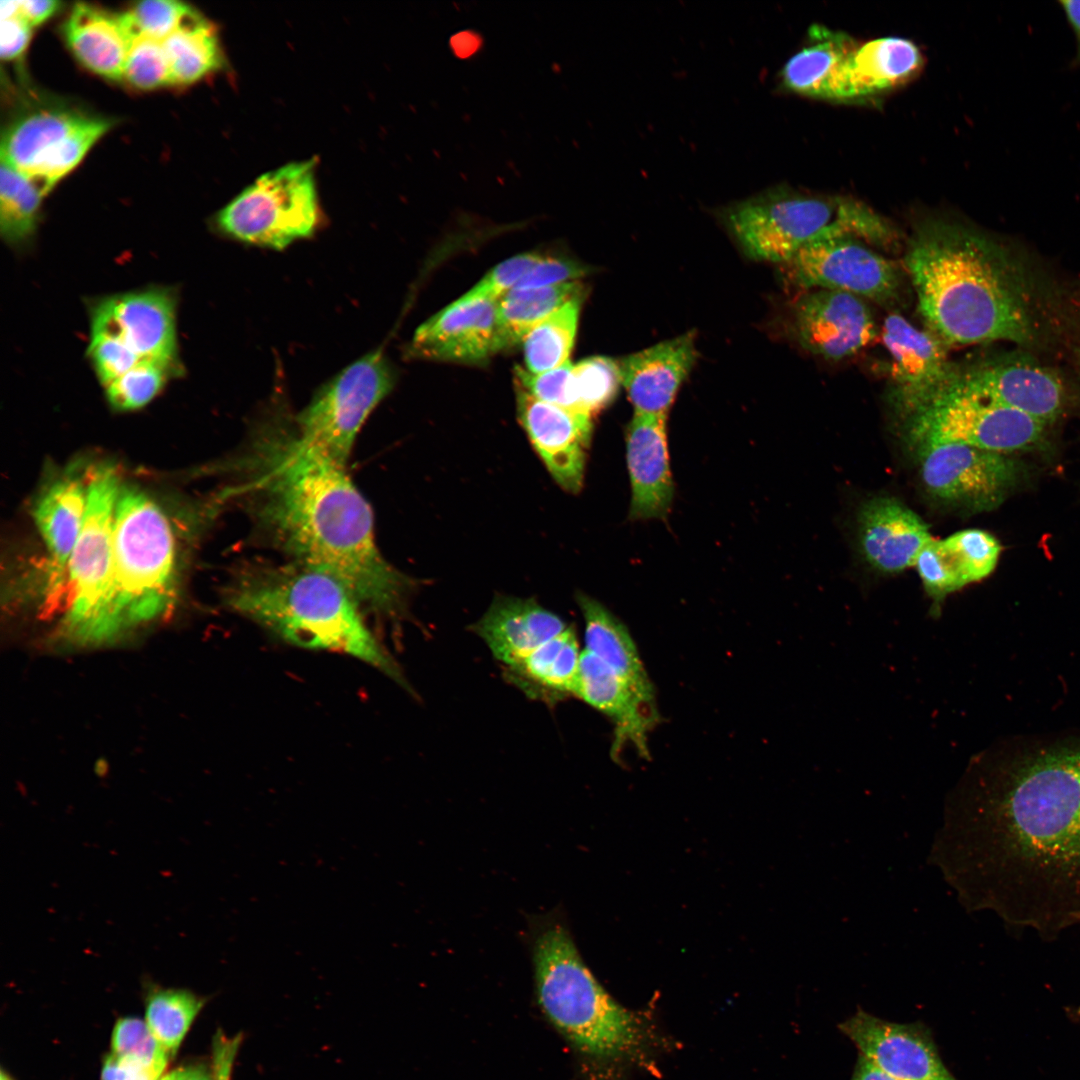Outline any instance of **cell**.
Masks as SVG:
<instances>
[{
    "instance_id": "55",
    "label": "cell",
    "mask_w": 1080,
    "mask_h": 1080,
    "mask_svg": "<svg viewBox=\"0 0 1080 1080\" xmlns=\"http://www.w3.org/2000/svg\"><path fill=\"white\" fill-rule=\"evenodd\" d=\"M1068 23L1076 38V62L1080 64V0H1063L1059 2Z\"/></svg>"
},
{
    "instance_id": "51",
    "label": "cell",
    "mask_w": 1080,
    "mask_h": 1080,
    "mask_svg": "<svg viewBox=\"0 0 1080 1080\" xmlns=\"http://www.w3.org/2000/svg\"><path fill=\"white\" fill-rule=\"evenodd\" d=\"M239 1039L217 1038L214 1046L213 1068L217 1080H231L232 1065Z\"/></svg>"
},
{
    "instance_id": "29",
    "label": "cell",
    "mask_w": 1080,
    "mask_h": 1080,
    "mask_svg": "<svg viewBox=\"0 0 1080 1080\" xmlns=\"http://www.w3.org/2000/svg\"><path fill=\"white\" fill-rule=\"evenodd\" d=\"M576 600L585 623V650L612 669L645 705L656 709L653 686L625 625L590 596L577 593Z\"/></svg>"
},
{
    "instance_id": "52",
    "label": "cell",
    "mask_w": 1080,
    "mask_h": 1080,
    "mask_svg": "<svg viewBox=\"0 0 1080 1080\" xmlns=\"http://www.w3.org/2000/svg\"><path fill=\"white\" fill-rule=\"evenodd\" d=\"M61 6V2L53 0H24L18 1V12L31 27H34L49 19Z\"/></svg>"
},
{
    "instance_id": "50",
    "label": "cell",
    "mask_w": 1080,
    "mask_h": 1080,
    "mask_svg": "<svg viewBox=\"0 0 1080 1080\" xmlns=\"http://www.w3.org/2000/svg\"><path fill=\"white\" fill-rule=\"evenodd\" d=\"M161 1074L140 1065L108 1055L102 1069V1080H159Z\"/></svg>"
},
{
    "instance_id": "16",
    "label": "cell",
    "mask_w": 1080,
    "mask_h": 1080,
    "mask_svg": "<svg viewBox=\"0 0 1080 1080\" xmlns=\"http://www.w3.org/2000/svg\"><path fill=\"white\" fill-rule=\"evenodd\" d=\"M860 1053L898 1080H956L921 1023H895L859 1009L839 1024Z\"/></svg>"
},
{
    "instance_id": "5",
    "label": "cell",
    "mask_w": 1080,
    "mask_h": 1080,
    "mask_svg": "<svg viewBox=\"0 0 1080 1080\" xmlns=\"http://www.w3.org/2000/svg\"><path fill=\"white\" fill-rule=\"evenodd\" d=\"M533 964L541 1008L579 1052L612 1060L639 1048V1021L599 984L565 926L552 923L538 934Z\"/></svg>"
},
{
    "instance_id": "12",
    "label": "cell",
    "mask_w": 1080,
    "mask_h": 1080,
    "mask_svg": "<svg viewBox=\"0 0 1080 1080\" xmlns=\"http://www.w3.org/2000/svg\"><path fill=\"white\" fill-rule=\"evenodd\" d=\"M866 243L851 236L814 242L784 263L787 274L805 289L840 291L888 304L899 295L900 272Z\"/></svg>"
},
{
    "instance_id": "7",
    "label": "cell",
    "mask_w": 1080,
    "mask_h": 1080,
    "mask_svg": "<svg viewBox=\"0 0 1080 1080\" xmlns=\"http://www.w3.org/2000/svg\"><path fill=\"white\" fill-rule=\"evenodd\" d=\"M175 587V540L166 515L142 491L121 487L114 512L110 637L162 614Z\"/></svg>"
},
{
    "instance_id": "41",
    "label": "cell",
    "mask_w": 1080,
    "mask_h": 1080,
    "mask_svg": "<svg viewBox=\"0 0 1080 1080\" xmlns=\"http://www.w3.org/2000/svg\"><path fill=\"white\" fill-rule=\"evenodd\" d=\"M621 382L619 361L593 356L573 365L571 394L574 410L593 414L615 397Z\"/></svg>"
},
{
    "instance_id": "26",
    "label": "cell",
    "mask_w": 1080,
    "mask_h": 1080,
    "mask_svg": "<svg viewBox=\"0 0 1080 1080\" xmlns=\"http://www.w3.org/2000/svg\"><path fill=\"white\" fill-rule=\"evenodd\" d=\"M572 695L615 722L616 752L632 742L641 754L647 753V735L658 720L656 709L645 705L624 680L587 650L581 653Z\"/></svg>"
},
{
    "instance_id": "40",
    "label": "cell",
    "mask_w": 1080,
    "mask_h": 1080,
    "mask_svg": "<svg viewBox=\"0 0 1080 1080\" xmlns=\"http://www.w3.org/2000/svg\"><path fill=\"white\" fill-rule=\"evenodd\" d=\"M112 126L109 119L91 116L56 150L40 161L27 175L46 195L56 183L73 170L88 150Z\"/></svg>"
},
{
    "instance_id": "35",
    "label": "cell",
    "mask_w": 1080,
    "mask_h": 1080,
    "mask_svg": "<svg viewBox=\"0 0 1080 1080\" xmlns=\"http://www.w3.org/2000/svg\"><path fill=\"white\" fill-rule=\"evenodd\" d=\"M0 232L12 247L22 248L33 239L43 193L25 174L1 160Z\"/></svg>"
},
{
    "instance_id": "34",
    "label": "cell",
    "mask_w": 1080,
    "mask_h": 1080,
    "mask_svg": "<svg viewBox=\"0 0 1080 1080\" xmlns=\"http://www.w3.org/2000/svg\"><path fill=\"white\" fill-rule=\"evenodd\" d=\"M585 297L578 281L553 286L510 290L498 299V326L501 349L522 342L538 323L569 301Z\"/></svg>"
},
{
    "instance_id": "30",
    "label": "cell",
    "mask_w": 1080,
    "mask_h": 1080,
    "mask_svg": "<svg viewBox=\"0 0 1080 1080\" xmlns=\"http://www.w3.org/2000/svg\"><path fill=\"white\" fill-rule=\"evenodd\" d=\"M91 116L62 105L26 112L6 128L1 141V160L28 175Z\"/></svg>"
},
{
    "instance_id": "8",
    "label": "cell",
    "mask_w": 1080,
    "mask_h": 1080,
    "mask_svg": "<svg viewBox=\"0 0 1080 1080\" xmlns=\"http://www.w3.org/2000/svg\"><path fill=\"white\" fill-rule=\"evenodd\" d=\"M87 488L84 523L68 563L59 625V634L81 643L109 638L114 512L121 489L117 471L108 464L97 466Z\"/></svg>"
},
{
    "instance_id": "9",
    "label": "cell",
    "mask_w": 1080,
    "mask_h": 1080,
    "mask_svg": "<svg viewBox=\"0 0 1080 1080\" xmlns=\"http://www.w3.org/2000/svg\"><path fill=\"white\" fill-rule=\"evenodd\" d=\"M902 408L909 440L917 450L959 443L1007 454L1038 444L1046 427L1024 413L971 392L954 379L953 371L938 389Z\"/></svg>"
},
{
    "instance_id": "6",
    "label": "cell",
    "mask_w": 1080,
    "mask_h": 1080,
    "mask_svg": "<svg viewBox=\"0 0 1080 1080\" xmlns=\"http://www.w3.org/2000/svg\"><path fill=\"white\" fill-rule=\"evenodd\" d=\"M722 219L747 256L781 264L828 238L851 236L880 246L896 239L892 226L862 202L784 188L736 202L722 212Z\"/></svg>"
},
{
    "instance_id": "43",
    "label": "cell",
    "mask_w": 1080,
    "mask_h": 1080,
    "mask_svg": "<svg viewBox=\"0 0 1080 1080\" xmlns=\"http://www.w3.org/2000/svg\"><path fill=\"white\" fill-rule=\"evenodd\" d=\"M122 80L141 90L172 84L170 66L162 41L144 36L134 39L126 57Z\"/></svg>"
},
{
    "instance_id": "11",
    "label": "cell",
    "mask_w": 1080,
    "mask_h": 1080,
    "mask_svg": "<svg viewBox=\"0 0 1080 1080\" xmlns=\"http://www.w3.org/2000/svg\"><path fill=\"white\" fill-rule=\"evenodd\" d=\"M395 384L391 363L380 350L341 370L313 395L293 424L302 440L346 465L357 435Z\"/></svg>"
},
{
    "instance_id": "47",
    "label": "cell",
    "mask_w": 1080,
    "mask_h": 1080,
    "mask_svg": "<svg viewBox=\"0 0 1080 1080\" xmlns=\"http://www.w3.org/2000/svg\"><path fill=\"white\" fill-rule=\"evenodd\" d=\"M87 354L103 387L143 361L120 340L101 333H90Z\"/></svg>"
},
{
    "instance_id": "45",
    "label": "cell",
    "mask_w": 1080,
    "mask_h": 1080,
    "mask_svg": "<svg viewBox=\"0 0 1080 1080\" xmlns=\"http://www.w3.org/2000/svg\"><path fill=\"white\" fill-rule=\"evenodd\" d=\"M572 368L573 364L569 360L555 369L537 374L516 366L514 383L538 400L574 410L571 394Z\"/></svg>"
},
{
    "instance_id": "14",
    "label": "cell",
    "mask_w": 1080,
    "mask_h": 1080,
    "mask_svg": "<svg viewBox=\"0 0 1080 1080\" xmlns=\"http://www.w3.org/2000/svg\"><path fill=\"white\" fill-rule=\"evenodd\" d=\"M176 314L172 288L151 286L113 294L90 304V333L117 338L141 360L180 364Z\"/></svg>"
},
{
    "instance_id": "23",
    "label": "cell",
    "mask_w": 1080,
    "mask_h": 1080,
    "mask_svg": "<svg viewBox=\"0 0 1080 1080\" xmlns=\"http://www.w3.org/2000/svg\"><path fill=\"white\" fill-rule=\"evenodd\" d=\"M882 338L891 356V378L902 407L926 397L949 379L954 365L947 358V346L929 330L893 313L884 320Z\"/></svg>"
},
{
    "instance_id": "19",
    "label": "cell",
    "mask_w": 1080,
    "mask_h": 1080,
    "mask_svg": "<svg viewBox=\"0 0 1080 1080\" xmlns=\"http://www.w3.org/2000/svg\"><path fill=\"white\" fill-rule=\"evenodd\" d=\"M954 379L971 392L1024 413L1046 426L1060 415L1064 391L1046 368L1016 361L954 366Z\"/></svg>"
},
{
    "instance_id": "10",
    "label": "cell",
    "mask_w": 1080,
    "mask_h": 1080,
    "mask_svg": "<svg viewBox=\"0 0 1080 1080\" xmlns=\"http://www.w3.org/2000/svg\"><path fill=\"white\" fill-rule=\"evenodd\" d=\"M320 220L315 162L308 160L261 175L217 213L215 224L234 240L282 250L311 237Z\"/></svg>"
},
{
    "instance_id": "36",
    "label": "cell",
    "mask_w": 1080,
    "mask_h": 1080,
    "mask_svg": "<svg viewBox=\"0 0 1080 1080\" xmlns=\"http://www.w3.org/2000/svg\"><path fill=\"white\" fill-rule=\"evenodd\" d=\"M583 300L584 297L569 301L525 335L522 346L529 372H546L569 360Z\"/></svg>"
},
{
    "instance_id": "32",
    "label": "cell",
    "mask_w": 1080,
    "mask_h": 1080,
    "mask_svg": "<svg viewBox=\"0 0 1080 1080\" xmlns=\"http://www.w3.org/2000/svg\"><path fill=\"white\" fill-rule=\"evenodd\" d=\"M162 44L169 62L172 84H193L224 65L215 25L192 7Z\"/></svg>"
},
{
    "instance_id": "38",
    "label": "cell",
    "mask_w": 1080,
    "mask_h": 1080,
    "mask_svg": "<svg viewBox=\"0 0 1080 1080\" xmlns=\"http://www.w3.org/2000/svg\"><path fill=\"white\" fill-rule=\"evenodd\" d=\"M940 542L960 588L987 577L994 570L1001 552L997 539L981 529L958 531Z\"/></svg>"
},
{
    "instance_id": "46",
    "label": "cell",
    "mask_w": 1080,
    "mask_h": 1080,
    "mask_svg": "<svg viewBox=\"0 0 1080 1080\" xmlns=\"http://www.w3.org/2000/svg\"><path fill=\"white\" fill-rule=\"evenodd\" d=\"M542 257L537 252H529L504 260L494 266L460 299H499L512 290Z\"/></svg>"
},
{
    "instance_id": "53",
    "label": "cell",
    "mask_w": 1080,
    "mask_h": 1080,
    "mask_svg": "<svg viewBox=\"0 0 1080 1080\" xmlns=\"http://www.w3.org/2000/svg\"><path fill=\"white\" fill-rule=\"evenodd\" d=\"M159 1080H217L215 1070L206 1065H188L171 1071Z\"/></svg>"
},
{
    "instance_id": "57",
    "label": "cell",
    "mask_w": 1080,
    "mask_h": 1080,
    "mask_svg": "<svg viewBox=\"0 0 1080 1080\" xmlns=\"http://www.w3.org/2000/svg\"><path fill=\"white\" fill-rule=\"evenodd\" d=\"M0 1080H12L4 1071H1Z\"/></svg>"
},
{
    "instance_id": "49",
    "label": "cell",
    "mask_w": 1080,
    "mask_h": 1080,
    "mask_svg": "<svg viewBox=\"0 0 1080 1080\" xmlns=\"http://www.w3.org/2000/svg\"><path fill=\"white\" fill-rule=\"evenodd\" d=\"M32 27L18 14L1 19L0 55L2 59L13 60L21 56L26 49Z\"/></svg>"
},
{
    "instance_id": "54",
    "label": "cell",
    "mask_w": 1080,
    "mask_h": 1080,
    "mask_svg": "<svg viewBox=\"0 0 1080 1080\" xmlns=\"http://www.w3.org/2000/svg\"><path fill=\"white\" fill-rule=\"evenodd\" d=\"M851 1080H898L859 1053Z\"/></svg>"
},
{
    "instance_id": "48",
    "label": "cell",
    "mask_w": 1080,
    "mask_h": 1080,
    "mask_svg": "<svg viewBox=\"0 0 1080 1080\" xmlns=\"http://www.w3.org/2000/svg\"><path fill=\"white\" fill-rule=\"evenodd\" d=\"M589 268L575 260L543 256L512 290H527L578 281Z\"/></svg>"
},
{
    "instance_id": "18",
    "label": "cell",
    "mask_w": 1080,
    "mask_h": 1080,
    "mask_svg": "<svg viewBox=\"0 0 1080 1080\" xmlns=\"http://www.w3.org/2000/svg\"><path fill=\"white\" fill-rule=\"evenodd\" d=\"M498 299H457L416 330L413 358L480 364L501 351Z\"/></svg>"
},
{
    "instance_id": "1",
    "label": "cell",
    "mask_w": 1080,
    "mask_h": 1080,
    "mask_svg": "<svg viewBox=\"0 0 1080 1080\" xmlns=\"http://www.w3.org/2000/svg\"><path fill=\"white\" fill-rule=\"evenodd\" d=\"M954 824L968 904L1046 938L1080 925V737L1020 743L982 771Z\"/></svg>"
},
{
    "instance_id": "15",
    "label": "cell",
    "mask_w": 1080,
    "mask_h": 1080,
    "mask_svg": "<svg viewBox=\"0 0 1080 1080\" xmlns=\"http://www.w3.org/2000/svg\"><path fill=\"white\" fill-rule=\"evenodd\" d=\"M519 422L555 482L577 493L583 486L593 433L592 415L543 402L515 384Z\"/></svg>"
},
{
    "instance_id": "37",
    "label": "cell",
    "mask_w": 1080,
    "mask_h": 1080,
    "mask_svg": "<svg viewBox=\"0 0 1080 1080\" xmlns=\"http://www.w3.org/2000/svg\"><path fill=\"white\" fill-rule=\"evenodd\" d=\"M205 999L186 989L153 988L146 998V1023L173 1055Z\"/></svg>"
},
{
    "instance_id": "27",
    "label": "cell",
    "mask_w": 1080,
    "mask_h": 1080,
    "mask_svg": "<svg viewBox=\"0 0 1080 1080\" xmlns=\"http://www.w3.org/2000/svg\"><path fill=\"white\" fill-rule=\"evenodd\" d=\"M63 33L67 45L87 69L106 79H123L126 57L135 39L125 13L76 3Z\"/></svg>"
},
{
    "instance_id": "20",
    "label": "cell",
    "mask_w": 1080,
    "mask_h": 1080,
    "mask_svg": "<svg viewBox=\"0 0 1080 1080\" xmlns=\"http://www.w3.org/2000/svg\"><path fill=\"white\" fill-rule=\"evenodd\" d=\"M631 484V520L663 519L670 511L674 483L670 469L667 416L634 413L625 432Z\"/></svg>"
},
{
    "instance_id": "25",
    "label": "cell",
    "mask_w": 1080,
    "mask_h": 1080,
    "mask_svg": "<svg viewBox=\"0 0 1080 1080\" xmlns=\"http://www.w3.org/2000/svg\"><path fill=\"white\" fill-rule=\"evenodd\" d=\"M921 64L919 48L905 38L854 42L840 64L833 100L864 99L892 89L909 80Z\"/></svg>"
},
{
    "instance_id": "2",
    "label": "cell",
    "mask_w": 1080,
    "mask_h": 1080,
    "mask_svg": "<svg viewBox=\"0 0 1080 1080\" xmlns=\"http://www.w3.org/2000/svg\"><path fill=\"white\" fill-rule=\"evenodd\" d=\"M236 496L267 544L338 580L363 611L396 621L416 582L381 553L372 508L346 471L300 438L282 407L254 431Z\"/></svg>"
},
{
    "instance_id": "56",
    "label": "cell",
    "mask_w": 1080,
    "mask_h": 1080,
    "mask_svg": "<svg viewBox=\"0 0 1080 1080\" xmlns=\"http://www.w3.org/2000/svg\"><path fill=\"white\" fill-rule=\"evenodd\" d=\"M1068 1016L1071 1017L1073 1021L1080 1024V1005L1069 1008Z\"/></svg>"
},
{
    "instance_id": "33",
    "label": "cell",
    "mask_w": 1080,
    "mask_h": 1080,
    "mask_svg": "<svg viewBox=\"0 0 1080 1080\" xmlns=\"http://www.w3.org/2000/svg\"><path fill=\"white\" fill-rule=\"evenodd\" d=\"M582 651L576 632L568 626L513 667L507 668L515 682L529 692L546 695L572 694Z\"/></svg>"
},
{
    "instance_id": "39",
    "label": "cell",
    "mask_w": 1080,
    "mask_h": 1080,
    "mask_svg": "<svg viewBox=\"0 0 1080 1080\" xmlns=\"http://www.w3.org/2000/svg\"><path fill=\"white\" fill-rule=\"evenodd\" d=\"M180 364L143 360L128 372L104 386L112 408L130 411L147 405L167 384L181 373Z\"/></svg>"
},
{
    "instance_id": "13",
    "label": "cell",
    "mask_w": 1080,
    "mask_h": 1080,
    "mask_svg": "<svg viewBox=\"0 0 1080 1080\" xmlns=\"http://www.w3.org/2000/svg\"><path fill=\"white\" fill-rule=\"evenodd\" d=\"M917 451L926 493L952 508L990 510L1002 502L1016 480V466L1005 454L959 443Z\"/></svg>"
},
{
    "instance_id": "22",
    "label": "cell",
    "mask_w": 1080,
    "mask_h": 1080,
    "mask_svg": "<svg viewBox=\"0 0 1080 1080\" xmlns=\"http://www.w3.org/2000/svg\"><path fill=\"white\" fill-rule=\"evenodd\" d=\"M858 539L870 566L882 573H898L915 565L933 537L913 510L894 497L880 496L862 505Z\"/></svg>"
},
{
    "instance_id": "21",
    "label": "cell",
    "mask_w": 1080,
    "mask_h": 1080,
    "mask_svg": "<svg viewBox=\"0 0 1080 1080\" xmlns=\"http://www.w3.org/2000/svg\"><path fill=\"white\" fill-rule=\"evenodd\" d=\"M696 355L695 335L687 332L619 361L621 382L634 413L667 416Z\"/></svg>"
},
{
    "instance_id": "42",
    "label": "cell",
    "mask_w": 1080,
    "mask_h": 1080,
    "mask_svg": "<svg viewBox=\"0 0 1080 1080\" xmlns=\"http://www.w3.org/2000/svg\"><path fill=\"white\" fill-rule=\"evenodd\" d=\"M112 1053L159 1074L165 1070L170 1056L147 1023L136 1018L117 1021L112 1033Z\"/></svg>"
},
{
    "instance_id": "4",
    "label": "cell",
    "mask_w": 1080,
    "mask_h": 1080,
    "mask_svg": "<svg viewBox=\"0 0 1080 1080\" xmlns=\"http://www.w3.org/2000/svg\"><path fill=\"white\" fill-rule=\"evenodd\" d=\"M225 599L233 611L290 645L349 655L409 688L361 606L328 574L291 561L249 563L234 576Z\"/></svg>"
},
{
    "instance_id": "24",
    "label": "cell",
    "mask_w": 1080,
    "mask_h": 1080,
    "mask_svg": "<svg viewBox=\"0 0 1080 1080\" xmlns=\"http://www.w3.org/2000/svg\"><path fill=\"white\" fill-rule=\"evenodd\" d=\"M567 627L534 599L499 595L471 630L509 668Z\"/></svg>"
},
{
    "instance_id": "17",
    "label": "cell",
    "mask_w": 1080,
    "mask_h": 1080,
    "mask_svg": "<svg viewBox=\"0 0 1080 1080\" xmlns=\"http://www.w3.org/2000/svg\"><path fill=\"white\" fill-rule=\"evenodd\" d=\"M793 327L800 344L827 360L851 357L876 337L864 299L834 290H811L795 303Z\"/></svg>"
},
{
    "instance_id": "3",
    "label": "cell",
    "mask_w": 1080,
    "mask_h": 1080,
    "mask_svg": "<svg viewBox=\"0 0 1080 1080\" xmlns=\"http://www.w3.org/2000/svg\"><path fill=\"white\" fill-rule=\"evenodd\" d=\"M904 261L919 313L946 346L1031 339V318L1008 260L980 231L927 218L914 228Z\"/></svg>"
},
{
    "instance_id": "31",
    "label": "cell",
    "mask_w": 1080,
    "mask_h": 1080,
    "mask_svg": "<svg viewBox=\"0 0 1080 1080\" xmlns=\"http://www.w3.org/2000/svg\"><path fill=\"white\" fill-rule=\"evenodd\" d=\"M811 42L785 63L781 80L796 94L831 100L839 66L854 41L846 34L815 26Z\"/></svg>"
},
{
    "instance_id": "28",
    "label": "cell",
    "mask_w": 1080,
    "mask_h": 1080,
    "mask_svg": "<svg viewBox=\"0 0 1080 1080\" xmlns=\"http://www.w3.org/2000/svg\"><path fill=\"white\" fill-rule=\"evenodd\" d=\"M87 489L82 480L67 476L54 482L35 505L33 516L50 558L49 597L58 599L63 589L84 523Z\"/></svg>"
},
{
    "instance_id": "44",
    "label": "cell",
    "mask_w": 1080,
    "mask_h": 1080,
    "mask_svg": "<svg viewBox=\"0 0 1080 1080\" xmlns=\"http://www.w3.org/2000/svg\"><path fill=\"white\" fill-rule=\"evenodd\" d=\"M190 8L179 1L147 0L136 3L126 15L135 39L144 36L163 41L179 26Z\"/></svg>"
}]
</instances>
